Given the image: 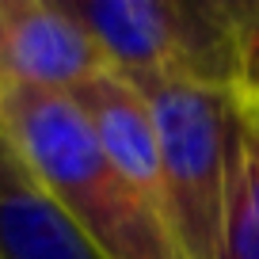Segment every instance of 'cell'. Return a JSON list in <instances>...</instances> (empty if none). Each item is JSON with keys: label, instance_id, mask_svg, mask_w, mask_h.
<instances>
[{"label": "cell", "instance_id": "cell-4", "mask_svg": "<svg viewBox=\"0 0 259 259\" xmlns=\"http://www.w3.org/2000/svg\"><path fill=\"white\" fill-rule=\"evenodd\" d=\"M0 61L4 88L61 96L114 73L107 50L69 0H0Z\"/></svg>", "mask_w": 259, "mask_h": 259}, {"label": "cell", "instance_id": "cell-3", "mask_svg": "<svg viewBox=\"0 0 259 259\" xmlns=\"http://www.w3.org/2000/svg\"><path fill=\"white\" fill-rule=\"evenodd\" d=\"M130 84L236 88L251 0H69Z\"/></svg>", "mask_w": 259, "mask_h": 259}, {"label": "cell", "instance_id": "cell-5", "mask_svg": "<svg viewBox=\"0 0 259 259\" xmlns=\"http://www.w3.org/2000/svg\"><path fill=\"white\" fill-rule=\"evenodd\" d=\"M73 99L88 114L99 145L107 149L114 168L138 187L160 210V218L168 221V210H164V171H160V138H156L153 107H149L145 92L138 84H130L126 76L107 73L99 80L84 84L80 92H73Z\"/></svg>", "mask_w": 259, "mask_h": 259}, {"label": "cell", "instance_id": "cell-6", "mask_svg": "<svg viewBox=\"0 0 259 259\" xmlns=\"http://www.w3.org/2000/svg\"><path fill=\"white\" fill-rule=\"evenodd\" d=\"M0 259H103L31 183L0 130Z\"/></svg>", "mask_w": 259, "mask_h": 259}, {"label": "cell", "instance_id": "cell-8", "mask_svg": "<svg viewBox=\"0 0 259 259\" xmlns=\"http://www.w3.org/2000/svg\"><path fill=\"white\" fill-rule=\"evenodd\" d=\"M236 96H240L244 111L259 122V0H251V16H248V27H244V50H240Z\"/></svg>", "mask_w": 259, "mask_h": 259}, {"label": "cell", "instance_id": "cell-7", "mask_svg": "<svg viewBox=\"0 0 259 259\" xmlns=\"http://www.w3.org/2000/svg\"><path fill=\"white\" fill-rule=\"evenodd\" d=\"M218 259H259V122L248 114L240 171L233 183Z\"/></svg>", "mask_w": 259, "mask_h": 259}, {"label": "cell", "instance_id": "cell-9", "mask_svg": "<svg viewBox=\"0 0 259 259\" xmlns=\"http://www.w3.org/2000/svg\"><path fill=\"white\" fill-rule=\"evenodd\" d=\"M0 92H4V61H0Z\"/></svg>", "mask_w": 259, "mask_h": 259}, {"label": "cell", "instance_id": "cell-1", "mask_svg": "<svg viewBox=\"0 0 259 259\" xmlns=\"http://www.w3.org/2000/svg\"><path fill=\"white\" fill-rule=\"evenodd\" d=\"M0 130L31 183L103 259H183L168 221L114 168L73 96L8 84Z\"/></svg>", "mask_w": 259, "mask_h": 259}, {"label": "cell", "instance_id": "cell-2", "mask_svg": "<svg viewBox=\"0 0 259 259\" xmlns=\"http://www.w3.org/2000/svg\"><path fill=\"white\" fill-rule=\"evenodd\" d=\"M160 138L164 210L183 259H218L225 213L244 153V111L236 88L138 84Z\"/></svg>", "mask_w": 259, "mask_h": 259}]
</instances>
